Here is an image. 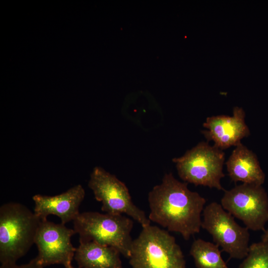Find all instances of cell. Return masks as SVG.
I'll return each instance as SVG.
<instances>
[{
    "label": "cell",
    "mask_w": 268,
    "mask_h": 268,
    "mask_svg": "<svg viewBox=\"0 0 268 268\" xmlns=\"http://www.w3.org/2000/svg\"><path fill=\"white\" fill-rule=\"evenodd\" d=\"M142 227L133 241L129 258L132 268H186L183 253L174 236L157 226Z\"/></svg>",
    "instance_id": "cell-3"
},
{
    "label": "cell",
    "mask_w": 268,
    "mask_h": 268,
    "mask_svg": "<svg viewBox=\"0 0 268 268\" xmlns=\"http://www.w3.org/2000/svg\"><path fill=\"white\" fill-rule=\"evenodd\" d=\"M225 154L208 142L201 141L182 156L174 158L178 174L185 182L223 190L221 179L225 176L223 167Z\"/></svg>",
    "instance_id": "cell-5"
},
{
    "label": "cell",
    "mask_w": 268,
    "mask_h": 268,
    "mask_svg": "<svg viewBox=\"0 0 268 268\" xmlns=\"http://www.w3.org/2000/svg\"><path fill=\"white\" fill-rule=\"evenodd\" d=\"M65 267V268H74V267H73L72 266L71 264H70V265H69L68 266H66Z\"/></svg>",
    "instance_id": "cell-18"
},
{
    "label": "cell",
    "mask_w": 268,
    "mask_h": 268,
    "mask_svg": "<svg viewBox=\"0 0 268 268\" xmlns=\"http://www.w3.org/2000/svg\"><path fill=\"white\" fill-rule=\"evenodd\" d=\"M219 246L201 239L192 243L190 254L197 268H229L221 256Z\"/></svg>",
    "instance_id": "cell-14"
},
{
    "label": "cell",
    "mask_w": 268,
    "mask_h": 268,
    "mask_svg": "<svg viewBox=\"0 0 268 268\" xmlns=\"http://www.w3.org/2000/svg\"><path fill=\"white\" fill-rule=\"evenodd\" d=\"M221 205L249 230L265 231L268 221V196L262 185L243 183L224 190Z\"/></svg>",
    "instance_id": "cell-8"
},
{
    "label": "cell",
    "mask_w": 268,
    "mask_h": 268,
    "mask_svg": "<svg viewBox=\"0 0 268 268\" xmlns=\"http://www.w3.org/2000/svg\"><path fill=\"white\" fill-rule=\"evenodd\" d=\"M121 253L94 242H79L74 259L79 268H123Z\"/></svg>",
    "instance_id": "cell-13"
},
{
    "label": "cell",
    "mask_w": 268,
    "mask_h": 268,
    "mask_svg": "<svg viewBox=\"0 0 268 268\" xmlns=\"http://www.w3.org/2000/svg\"><path fill=\"white\" fill-rule=\"evenodd\" d=\"M75 233L73 229L61 223L41 220L34 240L38 251L35 258L38 262L44 268L54 264L65 267L71 264L76 248L71 243V237Z\"/></svg>",
    "instance_id": "cell-9"
},
{
    "label": "cell",
    "mask_w": 268,
    "mask_h": 268,
    "mask_svg": "<svg viewBox=\"0 0 268 268\" xmlns=\"http://www.w3.org/2000/svg\"><path fill=\"white\" fill-rule=\"evenodd\" d=\"M225 164L229 177L235 183L262 185L265 182L257 156L242 143L236 146Z\"/></svg>",
    "instance_id": "cell-12"
},
{
    "label": "cell",
    "mask_w": 268,
    "mask_h": 268,
    "mask_svg": "<svg viewBox=\"0 0 268 268\" xmlns=\"http://www.w3.org/2000/svg\"><path fill=\"white\" fill-rule=\"evenodd\" d=\"M85 193L81 185H76L66 192L55 196L34 195V213L41 220H47L48 215L58 216L61 223L73 221L79 215V207L83 201Z\"/></svg>",
    "instance_id": "cell-11"
},
{
    "label": "cell",
    "mask_w": 268,
    "mask_h": 268,
    "mask_svg": "<svg viewBox=\"0 0 268 268\" xmlns=\"http://www.w3.org/2000/svg\"><path fill=\"white\" fill-rule=\"evenodd\" d=\"M201 227L230 258L240 260L247 256L250 246L249 229L238 224L221 204L212 202L204 208Z\"/></svg>",
    "instance_id": "cell-7"
},
{
    "label": "cell",
    "mask_w": 268,
    "mask_h": 268,
    "mask_svg": "<svg viewBox=\"0 0 268 268\" xmlns=\"http://www.w3.org/2000/svg\"><path fill=\"white\" fill-rule=\"evenodd\" d=\"M239 268H268V241L250 245L248 254Z\"/></svg>",
    "instance_id": "cell-15"
},
{
    "label": "cell",
    "mask_w": 268,
    "mask_h": 268,
    "mask_svg": "<svg viewBox=\"0 0 268 268\" xmlns=\"http://www.w3.org/2000/svg\"><path fill=\"white\" fill-rule=\"evenodd\" d=\"M262 241H268V228L265 230L263 235L262 236Z\"/></svg>",
    "instance_id": "cell-17"
},
{
    "label": "cell",
    "mask_w": 268,
    "mask_h": 268,
    "mask_svg": "<svg viewBox=\"0 0 268 268\" xmlns=\"http://www.w3.org/2000/svg\"><path fill=\"white\" fill-rule=\"evenodd\" d=\"M95 199L102 203L101 210L113 215L126 214L140 224L150 225L145 212L135 205L127 186L101 167H94L88 184Z\"/></svg>",
    "instance_id": "cell-6"
},
{
    "label": "cell",
    "mask_w": 268,
    "mask_h": 268,
    "mask_svg": "<svg viewBox=\"0 0 268 268\" xmlns=\"http://www.w3.org/2000/svg\"><path fill=\"white\" fill-rule=\"evenodd\" d=\"M245 112L242 108L235 107L233 116L218 115L207 117L203 127L206 130L201 133L208 141H213L214 146L223 150L241 143L244 137L250 134L245 123Z\"/></svg>",
    "instance_id": "cell-10"
},
{
    "label": "cell",
    "mask_w": 268,
    "mask_h": 268,
    "mask_svg": "<svg viewBox=\"0 0 268 268\" xmlns=\"http://www.w3.org/2000/svg\"><path fill=\"white\" fill-rule=\"evenodd\" d=\"M41 220L26 206L15 202L0 207L1 266L16 264L34 243Z\"/></svg>",
    "instance_id": "cell-2"
},
{
    "label": "cell",
    "mask_w": 268,
    "mask_h": 268,
    "mask_svg": "<svg viewBox=\"0 0 268 268\" xmlns=\"http://www.w3.org/2000/svg\"><path fill=\"white\" fill-rule=\"evenodd\" d=\"M148 218L168 231L179 233L186 240L200 231L206 200L177 180L171 173L148 194Z\"/></svg>",
    "instance_id": "cell-1"
},
{
    "label": "cell",
    "mask_w": 268,
    "mask_h": 268,
    "mask_svg": "<svg viewBox=\"0 0 268 268\" xmlns=\"http://www.w3.org/2000/svg\"><path fill=\"white\" fill-rule=\"evenodd\" d=\"M0 268H44L36 258L31 260L28 263L22 265L16 264L10 266H1Z\"/></svg>",
    "instance_id": "cell-16"
},
{
    "label": "cell",
    "mask_w": 268,
    "mask_h": 268,
    "mask_svg": "<svg viewBox=\"0 0 268 268\" xmlns=\"http://www.w3.org/2000/svg\"><path fill=\"white\" fill-rule=\"evenodd\" d=\"M73 223L79 242H94L112 247L126 258L130 257L133 241L132 219L123 215L87 211L80 213Z\"/></svg>",
    "instance_id": "cell-4"
}]
</instances>
